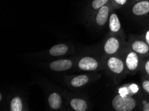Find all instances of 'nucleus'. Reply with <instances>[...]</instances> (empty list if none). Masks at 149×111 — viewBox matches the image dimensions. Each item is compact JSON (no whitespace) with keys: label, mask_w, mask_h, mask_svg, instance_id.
I'll use <instances>...</instances> for the list:
<instances>
[{"label":"nucleus","mask_w":149,"mask_h":111,"mask_svg":"<svg viewBox=\"0 0 149 111\" xmlns=\"http://www.w3.org/2000/svg\"><path fill=\"white\" fill-rule=\"evenodd\" d=\"M114 109L116 111H131L136 106V101L132 97H122L117 94L112 102Z\"/></svg>","instance_id":"f257e3e1"},{"label":"nucleus","mask_w":149,"mask_h":111,"mask_svg":"<svg viewBox=\"0 0 149 111\" xmlns=\"http://www.w3.org/2000/svg\"><path fill=\"white\" fill-rule=\"evenodd\" d=\"M108 69L115 74H121L125 69V61L117 57H110L107 61Z\"/></svg>","instance_id":"f03ea898"},{"label":"nucleus","mask_w":149,"mask_h":111,"mask_svg":"<svg viewBox=\"0 0 149 111\" xmlns=\"http://www.w3.org/2000/svg\"><path fill=\"white\" fill-rule=\"evenodd\" d=\"M125 64L128 71L132 72L136 71L140 65L139 54L132 50L128 52L125 57Z\"/></svg>","instance_id":"7ed1b4c3"},{"label":"nucleus","mask_w":149,"mask_h":111,"mask_svg":"<svg viewBox=\"0 0 149 111\" xmlns=\"http://www.w3.org/2000/svg\"><path fill=\"white\" fill-rule=\"evenodd\" d=\"M120 47V42L116 37H110L106 41L104 50L108 55H114L119 50Z\"/></svg>","instance_id":"20e7f679"},{"label":"nucleus","mask_w":149,"mask_h":111,"mask_svg":"<svg viewBox=\"0 0 149 111\" xmlns=\"http://www.w3.org/2000/svg\"><path fill=\"white\" fill-rule=\"evenodd\" d=\"M132 12L136 16H143L149 13V0H141L133 6Z\"/></svg>","instance_id":"39448f33"},{"label":"nucleus","mask_w":149,"mask_h":111,"mask_svg":"<svg viewBox=\"0 0 149 111\" xmlns=\"http://www.w3.org/2000/svg\"><path fill=\"white\" fill-rule=\"evenodd\" d=\"M140 90L139 85L136 83L125 85L120 87L118 90V94L122 97H132L137 94Z\"/></svg>","instance_id":"423d86ee"},{"label":"nucleus","mask_w":149,"mask_h":111,"mask_svg":"<svg viewBox=\"0 0 149 111\" xmlns=\"http://www.w3.org/2000/svg\"><path fill=\"white\" fill-rule=\"evenodd\" d=\"M78 67L84 71H94L98 68V63L94 58L85 57L79 61Z\"/></svg>","instance_id":"0eeeda50"},{"label":"nucleus","mask_w":149,"mask_h":111,"mask_svg":"<svg viewBox=\"0 0 149 111\" xmlns=\"http://www.w3.org/2000/svg\"><path fill=\"white\" fill-rule=\"evenodd\" d=\"M132 50L141 55H145L149 53V45L145 41L136 40L131 44Z\"/></svg>","instance_id":"6e6552de"},{"label":"nucleus","mask_w":149,"mask_h":111,"mask_svg":"<svg viewBox=\"0 0 149 111\" xmlns=\"http://www.w3.org/2000/svg\"><path fill=\"white\" fill-rule=\"evenodd\" d=\"M72 66V62L68 59H60L54 61L50 63L49 67L55 71H64L70 69Z\"/></svg>","instance_id":"1a4fd4ad"},{"label":"nucleus","mask_w":149,"mask_h":111,"mask_svg":"<svg viewBox=\"0 0 149 111\" xmlns=\"http://www.w3.org/2000/svg\"><path fill=\"white\" fill-rule=\"evenodd\" d=\"M110 7L105 5L99 9L96 17V23L100 26H103L107 22L110 14Z\"/></svg>","instance_id":"9d476101"},{"label":"nucleus","mask_w":149,"mask_h":111,"mask_svg":"<svg viewBox=\"0 0 149 111\" xmlns=\"http://www.w3.org/2000/svg\"><path fill=\"white\" fill-rule=\"evenodd\" d=\"M109 29L111 32L116 33L121 30V24L118 15L112 13L109 18Z\"/></svg>","instance_id":"9b49d317"},{"label":"nucleus","mask_w":149,"mask_h":111,"mask_svg":"<svg viewBox=\"0 0 149 111\" xmlns=\"http://www.w3.org/2000/svg\"><path fill=\"white\" fill-rule=\"evenodd\" d=\"M68 47L65 44H58L54 45L49 49V53L52 56H60L67 53Z\"/></svg>","instance_id":"f8f14e48"},{"label":"nucleus","mask_w":149,"mask_h":111,"mask_svg":"<svg viewBox=\"0 0 149 111\" xmlns=\"http://www.w3.org/2000/svg\"><path fill=\"white\" fill-rule=\"evenodd\" d=\"M49 105L52 109H58L62 105V99L58 94L54 92L49 95L48 98Z\"/></svg>","instance_id":"ddd939ff"},{"label":"nucleus","mask_w":149,"mask_h":111,"mask_svg":"<svg viewBox=\"0 0 149 111\" xmlns=\"http://www.w3.org/2000/svg\"><path fill=\"white\" fill-rule=\"evenodd\" d=\"M72 108L76 111H85L87 109V103L85 101L80 99H73L70 101Z\"/></svg>","instance_id":"4468645a"},{"label":"nucleus","mask_w":149,"mask_h":111,"mask_svg":"<svg viewBox=\"0 0 149 111\" xmlns=\"http://www.w3.org/2000/svg\"><path fill=\"white\" fill-rule=\"evenodd\" d=\"M88 77L85 75V74H82V75H79L72 79L71 81V85L74 87H80L86 85L88 82Z\"/></svg>","instance_id":"2eb2a0df"},{"label":"nucleus","mask_w":149,"mask_h":111,"mask_svg":"<svg viewBox=\"0 0 149 111\" xmlns=\"http://www.w3.org/2000/svg\"><path fill=\"white\" fill-rule=\"evenodd\" d=\"M23 105L22 101L19 97H14L10 104V110L11 111H21L22 110Z\"/></svg>","instance_id":"dca6fc26"},{"label":"nucleus","mask_w":149,"mask_h":111,"mask_svg":"<svg viewBox=\"0 0 149 111\" xmlns=\"http://www.w3.org/2000/svg\"><path fill=\"white\" fill-rule=\"evenodd\" d=\"M109 0H93L92 6L94 10H99L102 7L105 6Z\"/></svg>","instance_id":"f3484780"},{"label":"nucleus","mask_w":149,"mask_h":111,"mask_svg":"<svg viewBox=\"0 0 149 111\" xmlns=\"http://www.w3.org/2000/svg\"><path fill=\"white\" fill-rule=\"evenodd\" d=\"M142 87L145 92L149 94V79L144 80L142 83Z\"/></svg>","instance_id":"a211bd4d"},{"label":"nucleus","mask_w":149,"mask_h":111,"mask_svg":"<svg viewBox=\"0 0 149 111\" xmlns=\"http://www.w3.org/2000/svg\"><path fill=\"white\" fill-rule=\"evenodd\" d=\"M115 3L118 6H124L127 3L128 0H114Z\"/></svg>","instance_id":"6ab92c4d"},{"label":"nucleus","mask_w":149,"mask_h":111,"mask_svg":"<svg viewBox=\"0 0 149 111\" xmlns=\"http://www.w3.org/2000/svg\"><path fill=\"white\" fill-rule=\"evenodd\" d=\"M143 111H149V102L143 101Z\"/></svg>","instance_id":"aec40b11"},{"label":"nucleus","mask_w":149,"mask_h":111,"mask_svg":"<svg viewBox=\"0 0 149 111\" xmlns=\"http://www.w3.org/2000/svg\"><path fill=\"white\" fill-rule=\"evenodd\" d=\"M144 41H145L146 43L149 45V29L145 33L144 35Z\"/></svg>","instance_id":"412c9836"},{"label":"nucleus","mask_w":149,"mask_h":111,"mask_svg":"<svg viewBox=\"0 0 149 111\" xmlns=\"http://www.w3.org/2000/svg\"><path fill=\"white\" fill-rule=\"evenodd\" d=\"M2 100V95L1 94H0V101Z\"/></svg>","instance_id":"4be33fe9"},{"label":"nucleus","mask_w":149,"mask_h":111,"mask_svg":"<svg viewBox=\"0 0 149 111\" xmlns=\"http://www.w3.org/2000/svg\"><path fill=\"white\" fill-rule=\"evenodd\" d=\"M135 1H141V0H135Z\"/></svg>","instance_id":"5701e85b"}]
</instances>
